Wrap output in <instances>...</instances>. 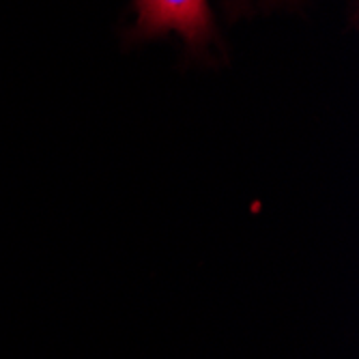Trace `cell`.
I'll return each mask as SVG.
<instances>
[{
  "label": "cell",
  "instance_id": "1",
  "mask_svg": "<svg viewBox=\"0 0 359 359\" xmlns=\"http://www.w3.org/2000/svg\"><path fill=\"white\" fill-rule=\"evenodd\" d=\"M142 37L179 32L189 46H203L213 30L207 0H136Z\"/></svg>",
  "mask_w": 359,
  "mask_h": 359
}]
</instances>
